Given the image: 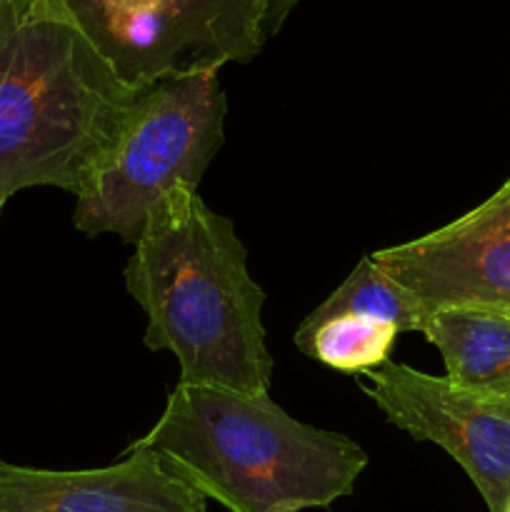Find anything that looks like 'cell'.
Returning <instances> with one entry per match:
<instances>
[{
	"label": "cell",
	"instance_id": "cell-1",
	"mask_svg": "<svg viewBox=\"0 0 510 512\" xmlns=\"http://www.w3.org/2000/svg\"><path fill=\"white\" fill-rule=\"evenodd\" d=\"M125 288L148 315L145 345L178 358V383L270 395L265 293L235 225L198 190L180 185L155 205L125 265Z\"/></svg>",
	"mask_w": 510,
	"mask_h": 512
},
{
	"label": "cell",
	"instance_id": "cell-2",
	"mask_svg": "<svg viewBox=\"0 0 510 512\" xmlns=\"http://www.w3.org/2000/svg\"><path fill=\"white\" fill-rule=\"evenodd\" d=\"M143 90L115 75L63 0H0V203L40 185L78 195Z\"/></svg>",
	"mask_w": 510,
	"mask_h": 512
},
{
	"label": "cell",
	"instance_id": "cell-3",
	"mask_svg": "<svg viewBox=\"0 0 510 512\" xmlns=\"http://www.w3.org/2000/svg\"><path fill=\"white\" fill-rule=\"evenodd\" d=\"M128 448L230 512H303L348 498L368 465L355 440L313 428L270 395L175 385L153 428Z\"/></svg>",
	"mask_w": 510,
	"mask_h": 512
},
{
	"label": "cell",
	"instance_id": "cell-4",
	"mask_svg": "<svg viewBox=\"0 0 510 512\" xmlns=\"http://www.w3.org/2000/svg\"><path fill=\"white\" fill-rule=\"evenodd\" d=\"M220 68H198L148 85L123 130L75 195L73 225L133 243L155 205L180 188L198 190L223 145Z\"/></svg>",
	"mask_w": 510,
	"mask_h": 512
},
{
	"label": "cell",
	"instance_id": "cell-5",
	"mask_svg": "<svg viewBox=\"0 0 510 512\" xmlns=\"http://www.w3.org/2000/svg\"><path fill=\"white\" fill-rule=\"evenodd\" d=\"M105 63L130 88L263 50V0H63Z\"/></svg>",
	"mask_w": 510,
	"mask_h": 512
},
{
	"label": "cell",
	"instance_id": "cell-6",
	"mask_svg": "<svg viewBox=\"0 0 510 512\" xmlns=\"http://www.w3.org/2000/svg\"><path fill=\"white\" fill-rule=\"evenodd\" d=\"M365 393L410 438L435 443L468 473L490 512L510 500V408L403 363L363 373Z\"/></svg>",
	"mask_w": 510,
	"mask_h": 512
},
{
	"label": "cell",
	"instance_id": "cell-7",
	"mask_svg": "<svg viewBox=\"0 0 510 512\" xmlns=\"http://www.w3.org/2000/svg\"><path fill=\"white\" fill-rule=\"evenodd\" d=\"M370 258L428 315L453 308L510 315V180L453 223Z\"/></svg>",
	"mask_w": 510,
	"mask_h": 512
},
{
	"label": "cell",
	"instance_id": "cell-8",
	"mask_svg": "<svg viewBox=\"0 0 510 512\" xmlns=\"http://www.w3.org/2000/svg\"><path fill=\"white\" fill-rule=\"evenodd\" d=\"M0 512H205V498L153 450L125 448L118 463L88 470L0 460Z\"/></svg>",
	"mask_w": 510,
	"mask_h": 512
},
{
	"label": "cell",
	"instance_id": "cell-9",
	"mask_svg": "<svg viewBox=\"0 0 510 512\" xmlns=\"http://www.w3.org/2000/svg\"><path fill=\"white\" fill-rule=\"evenodd\" d=\"M458 388L510 408V315L493 310H438L423 330Z\"/></svg>",
	"mask_w": 510,
	"mask_h": 512
},
{
	"label": "cell",
	"instance_id": "cell-10",
	"mask_svg": "<svg viewBox=\"0 0 510 512\" xmlns=\"http://www.w3.org/2000/svg\"><path fill=\"white\" fill-rule=\"evenodd\" d=\"M398 328L358 315L310 313L295 330V348L308 358L340 370V373H368L390 363L398 340Z\"/></svg>",
	"mask_w": 510,
	"mask_h": 512
},
{
	"label": "cell",
	"instance_id": "cell-11",
	"mask_svg": "<svg viewBox=\"0 0 510 512\" xmlns=\"http://www.w3.org/2000/svg\"><path fill=\"white\" fill-rule=\"evenodd\" d=\"M318 315H358V318L375 320L398 328V333H415L423 330L428 313L420 308L418 300L400 288L393 278L375 265L370 255H365L348 278L313 310Z\"/></svg>",
	"mask_w": 510,
	"mask_h": 512
},
{
	"label": "cell",
	"instance_id": "cell-12",
	"mask_svg": "<svg viewBox=\"0 0 510 512\" xmlns=\"http://www.w3.org/2000/svg\"><path fill=\"white\" fill-rule=\"evenodd\" d=\"M303 0H263V35L265 40L275 38L280 33V28L285 25V20L290 18L298 5Z\"/></svg>",
	"mask_w": 510,
	"mask_h": 512
},
{
	"label": "cell",
	"instance_id": "cell-13",
	"mask_svg": "<svg viewBox=\"0 0 510 512\" xmlns=\"http://www.w3.org/2000/svg\"><path fill=\"white\" fill-rule=\"evenodd\" d=\"M503 512H510V500H508V503H505V508H503Z\"/></svg>",
	"mask_w": 510,
	"mask_h": 512
},
{
	"label": "cell",
	"instance_id": "cell-14",
	"mask_svg": "<svg viewBox=\"0 0 510 512\" xmlns=\"http://www.w3.org/2000/svg\"><path fill=\"white\" fill-rule=\"evenodd\" d=\"M3 205H5V203H0V213H3Z\"/></svg>",
	"mask_w": 510,
	"mask_h": 512
},
{
	"label": "cell",
	"instance_id": "cell-15",
	"mask_svg": "<svg viewBox=\"0 0 510 512\" xmlns=\"http://www.w3.org/2000/svg\"><path fill=\"white\" fill-rule=\"evenodd\" d=\"M508 180H510V178H508Z\"/></svg>",
	"mask_w": 510,
	"mask_h": 512
}]
</instances>
